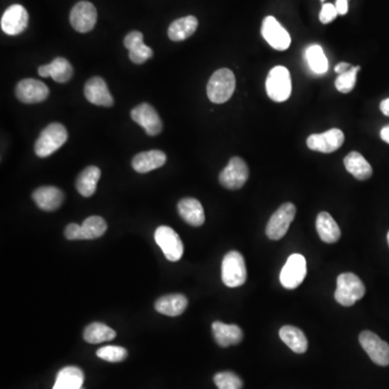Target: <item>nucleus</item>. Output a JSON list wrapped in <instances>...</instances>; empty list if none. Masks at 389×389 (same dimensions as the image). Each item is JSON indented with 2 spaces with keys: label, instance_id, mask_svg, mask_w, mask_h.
Wrapping results in <instances>:
<instances>
[{
  "label": "nucleus",
  "instance_id": "obj_19",
  "mask_svg": "<svg viewBox=\"0 0 389 389\" xmlns=\"http://www.w3.org/2000/svg\"><path fill=\"white\" fill-rule=\"evenodd\" d=\"M212 333L216 343L222 347L237 345L244 339L242 329L236 325H225L221 321H215L212 325Z\"/></svg>",
  "mask_w": 389,
  "mask_h": 389
},
{
  "label": "nucleus",
  "instance_id": "obj_11",
  "mask_svg": "<svg viewBox=\"0 0 389 389\" xmlns=\"http://www.w3.org/2000/svg\"><path fill=\"white\" fill-rule=\"evenodd\" d=\"M261 33L269 46L276 50H287L291 45V37L289 33L274 16H269L264 18Z\"/></svg>",
  "mask_w": 389,
  "mask_h": 389
},
{
  "label": "nucleus",
  "instance_id": "obj_6",
  "mask_svg": "<svg viewBox=\"0 0 389 389\" xmlns=\"http://www.w3.org/2000/svg\"><path fill=\"white\" fill-rule=\"evenodd\" d=\"M296 208L293 203H287L280 205L279 209L271 215L266 227L269 239L279 240L286 236L290 225L295 218Z\"/></svg>",
  "mask_w": 389,
  "mask_h": 389
},
{
  "label": "nucleus",
  "instance_id": "obj_21",
  "mask_svg": "<svg viewBox=\"0 0 389 389\" xmlns=\"http://www.w3.org/2000/svg\"><path fill=\"white\" fill-rule=\"evenodd\" d=\"M167 156L162 150H150L137 154L133 159V168L137 173H148L164 166Z\"/></svg>",
  "mask_w": 389,
  "mask_h": 389
},
{
  "label": "nucleus",
  "instance_id": "obj_40",
  "mask_svg": "<svg viewBox=\"0 0 389 389\" xmlns=\"http://www.w3.org/2000/svg\"><path fill=\"white\" fill-rule=\"evenodd\" d=\"M335 8H337V13L345 16L349 12V3H347V0H337Z\"/></svg>",
  "mask_w": 389,
  "mask_h": 389
},
{
  "label": "nucleus",
  "instance_id": "obj_35",
  "mask_svg": "<svg viewBox=\"0 0 389 389\" xmlns=\"http://www.w3.org/2000/svg\"><path fill=\"white\" fill-rule=\"evenodd\" d=\"M96 355L105 361L120 362L127 358L128 351L120 346H105L96 351Z\"/></svg>",
  "mask_w": 389,
  "mask_h": 389
},
{
  "label": "nucleus",
  "instance_id": "obj_28",
  "mask_svg": "<svg viewBox=\"0 0 389 389\" xmlns=\"http://www.w3.org/2000/svg\"><path fill=\"white\" fill-rule=\"evenodd\" d=\"M101 178V170L96 166L84 169L76 181V188L82 196L91 197L96 191V185Z\"/></svg>",
  "mask_w": 389,
  "mask_h": 389
},
{
  "label": "nucleus",
  "instance_id": "obj_47",
  "mask_svg": "<svg viewBox=\"0 0 389 389\" xmlns=\"http://www.w3.org/2000/svg\"><path fill=\"white\" fill-rule=\"evenodd\" d=\"M80 389H84V387H81V388H80Z\"/></svg>",
  "mask_w": 389,
  "mask_h": 389
},
{
  "label": "nucleus",
  "instance_id": "obj_38",
  "mask_svg": "<svg viewBox=\"0 0 389 389\" xmlns=\"http://www.w3.org/2000/svg\"><path fill=\"white\" fill-rule=\"evenodd\" d=\"M143 34H142L141 32H137V30H133V32H130L129 34L125 37L123 45H125V47L128 50H131L133 47L137 46L140 43H143Z\"/></svg>",
  "mask_w": 389,
  "mask_h": 389
},
{
  "label": "nucleus",
  "instance_id": "obj_17",
  "mask_svg": "<svg viewBox=\"0 0 389 389\" xmlns=\"http://www.w3.org/2000/svg\"><path fill=\"white\" fill-rule=\"evenodd\" d=\"M84 96L90 103L98 106L111 107L114 105V98L108 91L106 82L101 77H92L86 81Z\"/></svg>",
  "mask_w": 389,
  "mask_h": 389
},
{
  "label": "nucleus",
  "instance_id": "obj_26",
  "mask_svg": "<svg viewBox=\"0 0 389 389\" xmlns=\"http://www.w3.org/2000/svg\"><path fill=\"white\" fill-rule=\"evenodd\" d=\"M279 337L281 341L296 354H304L308 349V341L300 329L292 326H285L280 329Z\"/></svg>",
  "mask_w": 389,
  "mask_h": 389
},
{
  "label": "nucleus",
  "instance_id": "obj_37",
  "mask_svg": "<svg viewBox=\"0 0 389 389\" xmlns=\"http://www.w3.org/2000/svg\"><path fill=\"white\" fill-rule=\"evenodd\" d=\"M337 8L332 4H325L321 9L320 14H319V18H320L321 23L328 24L332 21H334L337 16Z\"/></svg>",
  "mask_w": 389,
  "mask_h": 389
},
{
  "label": "nucleus",
  "instance_id": "obj_13",
  "mask_svg": "<svg viewBox=\"0 0 389 389\" xmlns=\"http://www.w3.org/2000/svg\"><path fill=\"white\" fill-rule=\"evenodd\" d=\"M69 20L74 30L84 34L94 30L98 20V12L89 1H79L72 9Z\"/></svg>",
  "mask_w": 389,
  "mask_h": 389
},
{
  "label": "nucleus",
  "instance_id": "obj_3",
  "mask_svg": "<svg viewBox=\"0 0 389 389\" xmlns=\"http://www.w3.org/2000/svg\"><path fill=\"white\" fill-rule=\"evenodd\" d=\"M337 287L334 298L342 306H353L357 300H361L366 293V287L355 274H341L337 277Z\"/></svg>",
  "mask_w": 389,
  "mask_h": 389
},
{
  "label": "nucleus",
  "instance_id": "obj_34",
  "mask_svg": "<svg viewBox=\"0 0 389 389\" xmlns=\"http://www.w3.org/2000/svg\"><path fill=\"white\" fill-rule=\"evenodd\" d=\"M214 383L219 389H242V380L232 372H220L214 376Z\"/></svg>",
  "mask_w": 389,
  "mask_h": 389
},
{
  "label": "nucleus",
  "instance_id": "obj_9",
  "mask_svg": "<svg viewBox=\"0 0 389 389\" xmlns=\"http://www.w3.org/2000/svg\"><path fill=\"white\" fill-rule=\"evenodd\" d=\"M249 179V168L240 157H232L227 166L220 173V183L227 189H239Z\"/></svg>",
  "mask_w": 389,
  "mask_h": 389
},
{
  "label": "nucleus",
  "instance_id": "obj_31",
  "mask_svg": "<svg viewBox=\"0 0 389 389\" xmlns=\"http://www.w3.org/2000/svg\"><path fill=\"white\" fill-rule=\"evenodd\" d=\"M306 60L314 73L321 75L328 71V59L323 52V49L318 45H312L306 50Z\"/></svg>",
  "mask_w": 389,
  "mask_h": 389
},
{
  "label": "nucleus",
  "instance_id": "obj_25",
  "mask_svg": "<svg viewBox=\"0 0 389 389\" xmlns=\"http://www.w3.org/2000/svg\"><path fill=\"white\" fill-rule=\"evenodd\" d=\"M198 28L196 16H187L174 21L169 26L168 36L172 41H183L191 37Z\"/></svg>",
  "mask_w": 389,
  "mask_h": 389
},
{
  "label": "nucleus",
  "instance_id": "obj_45",
  "mask_svg": "<svg viewBox=\"0 0 389 389\" xmlns=\"http://www.w3.org/2000/svg\"><path fill=\"white\" fill-rule=\"evenodd\" d=\"M387 242H388V246H389V232H388V234H387Z\"/></svg>",
  "mask_w": 389,
  "mask_h": 389
},
{
  "label": "nucleus",
  "instance_id": "obj_20",
  "mask_svg": "<svg viewBox=\"0 0 389 389\" xmlns=\"http://www.w3.org/2000/svg\"><path fill=\"white\" fill-rule=\"evenodd\" d=\"M178 211L181 218L189 225L198 227L205 223V211L201 201L197 199L183 198L179 203Z\"/></svg>",
  "mask_w": 389,
  "mask_h": 389
},
{
  "label": "nucleus",
  "instance_id": "obj_12",
  "mask_svg": "<svg viewBox=\"0 0 389 389\" xmlns=\"http://www.w3.org/2000/svg\"><path fill=\"white\" fill-rule=\"evenodd\" d=\"M131 118L145 130L146 135L155 137L162 131V121L152 105L142 103L131 111Z\"/></svg>",
  "mask_w": 389,
  "mask_h": 389
},
{
  "label": "nucleus",
  "instance_id": "obj_29",
  "mask_svg": "<svg viewBox=\"0 0 389 389\" xmlns=\"http://www.w3.org/2000/svg\"><path fill=\"white\" fill-rule=\"evenodd\" d=\"M116 337V332L104 323L94 322L84 331V341L90 344H100L112 341Z\"/></svg>",
  "mask_w": 389,
  "mask_h": 389
},
{
  "label": "nucleus",
  "instance_id": "obj_4",
  "mask_svg": "<svg viewBox=\"0 0 389 389\" xmlns=\"http://www.w3.org/2000/svg\"><path fill=\"white\" fill-rule=\"evenodd\" d=\"M222 280L228 288H237L247 281V267L244 256L238 251H230L222 262Z\"/></svg>",
  "mask_w": 389,
  "mask_h": 389
},
{
  "label": "nucleus",
  "instance_id": "obj_23",
  "mask_svg": "<svg viewBox=\"0 0 389 389\" xmlns=\"http://www.w3.org/2000/svg\"><path fill=\"white\" fill-rule=\"evenodd\" d=\"M316 228L323 242L334 244L341 238V230L328 212H320L317 216Z\"/></svg>",
  "mask_w": 389,
  "mask_h": 389
},
{
  "label": "nucleus",
  "instance_id": "obj_1",
  "mask_svg": "<svg viewBox=\"0 0 389 389\" xmlns=\"http://www.w3.org/2000/svg\"><path fill=\"white\" fill-rule=\"evenodd\" d=\"M67 128L59 123H50L39 135L35 143V153L40 158L49 157L67 143Z\"/></svg>",
  "mask_w": 389,
  "mask_h": 389
},
{
  "label": "nucleus",
  "instance_id": "obj_10",
  "mask_svg": "<svg viewBox=\"0 0 389 389\" xmlns=\"http://www.w3.org/2000/svg\"><path fill=\"white\" fill-rule=\"evenodd\" d=\"M359 343L370 359L380 366H389V344L371 331H363L359 335Z\"/></svg>",
  "mask_w": 389,
  "mask_h": 389
},
{
  "label": "nucleus",
  "instance_id": "obj_33",
  "mask_svg": "<svg viewBox=\"0 0 389 389\" xmlns=\"http://www.w3.org/2000/svg\"><path fill=\"white\" fill-rule=\"evenodd\" d=\"M360 71V67H351L349 72L341 74L335 80V86L342 94H349L353 91L357 81V74Z\"/></svg>",
  "mask_w": 389,
  "mask_h": 389
},
{
  "label": "nucleus",
  "instance_id": "obj_22",
  "mask_svg": "<svg viewBox=\"0 0 389 389\" xmlns=\"http://www.w3.org/2000/svg\"><path fill=\"white\" fill-rule=\"evenodd\" d=\"M188 305L186 296L183 294H168L155 303V308L160 314L176 317L182 315Z\"/></svg>",
  "mask_w": 389,
  "mask_h": 389
},
{
  "label": "nucleus",
  "instance_id": "obj_39",
  "mask_svg": "<svg viewBox=\"0 0 389 389\" xmlns=\"http://www.w3.org/2000/svg\"><path fill=\"white\" fill-rule=\"evenodd\" d=\"M64 235L69 240H81V225L76 223L69 224Z\"/></svg>",
  "mask_w": 389,
  "mask_h": 389
},
{
  "label": "nucleus",
  "instance_id": "obj_30",
  "mask_svg": "<svg viewBox=\"0 0 389 389\" xmlns=\"http://www.w3.org/2000/svg\"><path fill=\"white\" fill-rule=\"evenodd\" d=\"M106 222L98 215L89 216L81 225V240L96 239L105 234Z\"/></svg>",
  "mask_w": 389,
  "mask_h": 389
},
{
  "label": "nucleus",
  "instance_id": "obj_7",
  "mask_svg": "<svg viewBox=\"0 0 389 389\" xmlns=\"http://www.w3.org/2000/svg\"><path fill=\"white\" fill-rule=\"evenodd\" d=\"M308 269L306 259L302 254L290 255L283 269L280 273V283L286 289H296L305 279Z\"/></svg>",
  "mask_w": 389,
  "mask_h": 389
},
{
  "label": "nucleus",
  "instance_id": "obj_2",
  "mask_svg": "<svg viewBox=\"0 0 389 389\" xmlns=\"http://www.w3.org/2000/svg\"><path fill=\"white\" fill-rule=\"evenodd\" d=\"M236 88V77L228 69H220L211 76L207 86L209 100L215 104L227 102Z\"/></svg>",
  "mask_w": 389,
  "mask_h": 389
},
{
  "label": "nucleus",
  "instance_id": "obj_42",
  "mask_svg": "<svg viewBox=\"0 0 389 389\" xmlns=\"http://www.w3.org/2000/svg\"><path fill=\"white\" fill-rule=\"evenodd\" d=\"M37 72H38L39 76H41V77H50V69H49V64H47V65H41V67H38V71Z\"/></svg>",
  "mask_w": 389,
  "mask_h": 389
},
{
  "label": "nucleus",
  "instance_id": "obj_27",
  "mask_svg": "<svg viewBox=\"0 0 389 389\" xmlns=\"http://www.w3.org/2000/svg\"><path fill=\"white\" fill-rule=\"evenodd\" d=\"M84 374L77 366H67L57 373L53 389H80L84 385Z\"/></svg>",
  "mask_w": 389,
  "mask_h": 389
},
{
  "label": "nucleus",
  "instance_id": "obj_43",
  "mask_svg": "<svg viewBox=\"0 0 389 389\" xmlns=\"http://www.w3.org/2000/svg\"><path fill=\"white\" fill-rule=\"evenodd\" d=\"M380 108L385 116L389 117V98L383 100L382 102H380Z\"/></svg>",
  "mask_w": 389,
  "mask_h": 389
},
{
  "label": "nucleus",
  "instance_id": "obj_44",
  "mask_svg": "<svg viewBox=\"0 0 389 389\" xmlns=\"http://www.w3.org/2000/svg\"><path fill=\"white\" fill-rule=\"evenodd\" d=\"M380 137H382L383 141L389 144V125L383 128L382 131H380Z\"/></svg>",
  "mask_w": 389,
  "mask_h": 389
},
{
  "label": "nucleus",
  "instance_id": "obj_32",
  "mask_svg": "<svg viewBox=\"0 0 389 389\" xmlns=\"http://www.w3.org/2000/svg\"><path fill=\"white\" fill-rule=\"evenodd\" d=\"M50 77L59 84L69 81L73 77L74 69L65 57H55L50 64Z\"/></svg>",
  "mask_w": 389,
  "mask_h": 389
},
{
  "label": "nucleus",
  "instance_id": "obj_41",
  "mask_svg": "<svg viewBox=\"0 0 389 389\" xmlns=\"http://www.w3.org/2000/svg\"><path fill=\"white\" fill-rule=\"evenodd\" d=\"M351 69V64L346 63V62H342V63L337 64V67H335L334 71L335 73L339 74V75H341V74L346 73V72H349V69Z\"/></svg>",
  "mask_w": 389,
  "mask_h": 389
},
{
  "label": "nucleus",
  "instance_id": "obj_36",
  "mask_svg": "<svg viewBox=\"0 0 389 389\" xmlns=\"http://www.w3.org/2000/svg\"><path fill=\"white\" fill-rule=\"evenodd\" d=\"M152 57H153V50L150 47L144 45V43H140V45L129 50L130 60L135 64L145 63Z\"/></svg>",
  "mask_w": 389,
  "mask_h": 389
},
{
  "label": "nucleus",
  "instance_id": "obj_8",
  "mask_svg": "<svg viewBox=\"0 0 389 389\" xmlns=\"http://www.w3.org/2000/svg\"><path fill=\"white\" fill-rule=\"evenodd\" d=\"M155 240L162 248L164 256L170 262H178L184 253L180 236L169 226H159L155 232Z\"/></svg>",
  "mask_w": 389,
  "mask_h": 389
},
{
  "label": "nucleus",
  "instance_id": "obj_46",
  "mask_svg": "<svg viewBox=\"0 0 389 389\" xmlns=\"http://www.w3.org/2000/svg\"><path fill=\"white\" fill-rule=\"evenodd\" d=\"M321 1H326V0H321Z\"/></svg>",
  "mask_w": 389,
  "mask_h": 389
},
{
  "label": "nucleus",
  "instance_id": "obj_15",
  "mask_svg": "<svg viewBox=\"0 0 389 389\" xmlns=\"http://www.w3.org/2000/svg\"><path fill=\"white\" fill-rule=\"evenodd\" d=\"M49 88L46 84L33 78L21 80L16 88V96L26 104L43 102L49 96Z\"/></svg>",
  "mask_w": 389,
  "mask_h": 389
},
{
  "label": "nucleus",
  "instance_id": "obj_5",
  "mask_svg": "<svg viewBox=\"0 0 389 389\" xmlns=\"http://www.w3.org/2000/svg\"><path fill=\"white\" fill-rule=\"evenodd\" d=\"M267 96L277 103L285 102L292 94V79L287 67H276L271 69L266 79Z\"/></svg>",
  "mask_w": 389,
  "mask_h": 389
},
{
  "label": "nucleus",
  "instance_id": "obj_24",
  "mask_svg": "<svg viewBox=\"0 0 389 389\" xmlns=\"http://www.w3.org/2000/svg\"><path fill=\"white\" fill-rule=\"evenodd\" d=\"M344 166L351 176L359 181L368 180L373 174L371 164L366 162V158L358 152H351L346 156L344 159Z\"/></svg>",
  "mask_w": 389,
  "mask_h": 389
},
{
  "label": "nucleus",
  "instance_id": "obj_16",
  "mask_svg": "<svg viewBox=\"0 0 389 389\" xmlns=\"http://www.w3.org/2000/svg\"><path fill=\"white\" fill-rule=\"evenodd\" d=\"M345 137L342 130L330 129L320 135H312L308 137V148L319 153L330 154L343 145Z\"/></svg>",
  "mask_w": 389,
  "mask_h": 389
},
{
  "label": "nucleus",
  "instance_id": "obj_18",
  "mask_svg": "<svg viewBox=\"0 0 389 389\" xmlns=\"http://www.w3.org/2000/svg\"><path fill=\"white\" fill-rule=\"evenodd\" d=\"M33 201L43 211H55L61 207L64 193L61 189L53 186H43L33 193Z\"/></svg>",
  "mask_w": 389,
  "mask_h": 389
},
{
  "label": "nucleus",
  "instance_id": "obj_14",
  "mask_svg": "<svg viewBox=\"0 0 389 389\" xmlns=\"http://www.w3.org/2000/svg\"><path fill=\"white\" fill-rule=\"evenodd\" d=\"M28 12L23 6L12 5L1 16L0 26L5 34L16 36L22 34L28 28Z\"/></svg>",
  "mask_w": 389,
  "mask_h": 389
}]
</instances>
